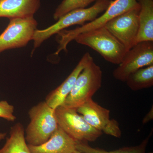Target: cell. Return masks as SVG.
I'll return each instance as SVG.
<instances>
[{
  "label": "cell",
  "mask_w": 153,
  "mask_h": 153,
  "mask_svg": "<svg viewBox=\"0 0 153 153\" xmlns=\"http://www.w3.org/2000/svg\"><path fill=\"white\" fill-rule=\"evenodd\" d=\"M28 114L30 121L26 129V142L31 146L42 144L58 128L55 109L41 102L33 106Z\"/></svg>",
  "instance_id": "obj_3"
},
{
  "label": "cell",
  "mask_w": 153,
  "mask_h": 153,
  "mask_svg": "<svg viewBox=\"0 0 153 153\" xmlns=\"http://www.w3.org/2000/svg\"><path fill=\"white\" fill-rule=\"evenodd\" d=\"M152 130L146 139L137 146L125 147L115 150L107 151L99 148L92 147L87 143L76 141V150L81 153H146L147 146L152 134Z\"/></svg>",
  "instance_id": "obj_17"
},
{
  "label": "cell",
  "mask_w": 153,
  "mask_h": 153,
  "mask_svg": "<svg viewBox=\"0 0 153 153\" xmlns=\"http://www.w3.org/2000/svg\"><path fill=\"white\" fill-rule=\"evenodd\" d=\"M137 1L140 6L137 44L143 41H153V0Z\"/></svg>",
  "instance_id": "obj_14"
},
{
  "label": "cell",
  "mask_w": 153,
  "mask_h": 153,
  "mask_svg": "<svg viewBox=\"0 0 153 153\" xmlns=\"http://www.w3.org/2000/svg\"><path fill=\"white\" fill-rule=\"evenodd\" d=\"M153 65V41H143L126 52L122 61L113 72L115 79L126 82L128 76L137 70Z\"/></svg>",
  "instance_id": "obj_8"
},
{
  "label": "cell",
  "mask_w": 153,
  "mask_h": 153,
  "mask_svg": "<svg viewBox=\"0 0 153 153\" xmlns=\"http://www.w3.org/2000/svg\"><path fill=\"white\" fill-rule=\"evenodd\" d=\"M38 25L34 17L10 19L7 27L0 35V53L27 46L33 40Z\"/></svg>",
  "instance_id": "obj_7"
},
{
  "label": "cell",
  "mask_w": 153,
  "mask_h": 153,
  "mask_svg": "<svg viewBox=\"0 0 153 153\" xmlns=\"http://www.w3.org/2000/svg\"><path fill=\"white\" fill-rule=\"evenodd\" d=\"M0 153H31L25 137L24 127L20 123L11 128L10 137L0 148Z\"/></svg>",
  "instance_id": "obj_15"
},
{
  "label": "cell",
  "mask_w": 153,
  "mask_h": 153,
  "mask_svg": "<svg viewBox=\"0 0 153 153\" xmlns=\"http://www.w3.org/2000/svg\"><path fill=\"white\" fill-rule=\"evenodd\" d=\"M153 119V106H152V108L149 112L145 116L144 118L143 119V124L147 123L149 122L152 120Z\"/></svg>",
  "instance_id": "obj_20"
},
{
  "label": "cell",
  "mask_w": 153,
  "mask_h": 153,
  "mask_svg": "<svg viewBox=\"0 0 153 153\" xmlns=\"http://www.w3.org/2000/svg\"><path fill=\"white\" fill-rule=\"evenodd\" d=\"M140 6L119 15L105 26L128 51L137 44Z\"/></svg>",
  "instance_id": "obj_9"
},
{
  "label": "cell",
  "mask_w": 153,
  "mask_h": 153,
  "mask_svg": "<svg viewBox=\"0 0 153 153\" xmlns=\"http://www.w3.org/2000/svg\"><path fill=\"white\" fill-rule=\"evenodd\" d=\"M40 5L41 0H0V18L34 17Z\"/></svg>",
  "instance_id": "obj_13"
},
{
  "label": "cell",
  "mask_w": 153,
  "mask_h": 153,
  "mask_svg": "<svg viewBox=\"0 0 153 153\" xmlns=\"http://www.w3.org/2000/svg\"><path fill=\"white\" fill-rule=\"evenodd\" d=\"M139 5L137 0H111L108 8L100 16L80 27L73 30H63L57 33V41L59 46L55 55H58L62 50L67 52L68 44L79 34L104 27L113 18Z\"/></svg>",
  "instance_id": "obj_4"
},
{
  "label": "cell",
  "mask_w": 153,
  "mask_h": 153,
  "mask_svg": "<svg viewBox=\"0 0 153 153\" xmlns=\"http://www.w3.org/2000/svg\"><path fill=\"white\" fill-rule=\"evenodd\" d=\"M98 0H63L55 10L53 18L57 21L60 17L74 10L85 8Z\"/></svg>",
  "instance_id": "obj_18"
},
{
  "label": "cell",
  "mask_w": 153,
  "mask_h": 153,
  "mask_svg": "<svg viewBox=\"0 0 153 153\" xmlns=\"http://www.w3.org/2000/svg\"><path fill=\"white\" fill-rule=\"evenodd\" d=\"M76 141L58 126L46 142L38 146L28 145L31 153H73Z\"/></svg>",
  "instance_id": "obj_12"
},
{
  "label": "cell",
  "mask_w": 153,
  "mask_h": 153,
  "mask_svg": "<svg viewBox=\"0 0 153 153\" xmlns=\"http://www.w3.org/2000/svg\"><path fill=\"white\" fill-rule=\"evenodd\" d=\"M102 82L101 68L92 60L80 72L71 92L61 105L77 109L92 99L101 87Z\"/></svg>",
  "instance_id": "obj_5"
},
{
  "label": "cell",
  "mask_w": 153,
  "mask_h": 153,
  "mask_svg": "<svg viewBox=\"0 0 153 153\" xmlns=\"http://www.w3.org/2000/svg\"><path fill=\"white\" fill-rule=\"evenodd\" d=\"M6 136H7V134L6 133H0V141L4 139Z\"/></svg>",
  "instance_id": "obj_21"
},
{
  "label": "cell",
  "mask_w": 153,
  "mask_h": 153,
  "mask_svg": "<svg viewBox=\"0 0 153 153\" xmlns=\"http://www.w3.org/2000/svg\"><path fill=\"white\" fill-rule=\"evenodd\" d=\"M74 40L95 50L106 61L116 65L120 64L127 52L105 27L79 34Z\"/></svg>",
  "instance_id": "obj_2"
},
{
  "label": "cell",
  "mask_w": 153,
  "mask_h": 153,
  "mask_svg": "<svg viewBox=\"0 0 153 153\" xmlns=\"http://www.w3.org/2000/svg\"><path fill=\"white\" fill-rule=\"evenodd\" d=\"M73 153H81L80 152H78V151H76V152H74Z\"/></svg>",
  "instance_id": "obj_22"
},
{
  "label": "cell",
  "mask_w": 153,
  "mask_h": 153,
  "mask_svg": "<svg viewBox=\"0 0 153 153\" xmlns=\"http://www.w3.org/2000/svg\"><path fill=\"white\" fill-rule=\"evenodd\" d=\"M130 89L137 91L153 86V65L144 67L131 74L126 81Z\"/></svg>",
  "instance_id": "obj_16"
},
{
  "label": "cell",
  "mask_w": 153,
  "mask_h": 153,
  "mask_svg": "<svg viewBox=\"0 0 153 153\" xmlns=\"http://www.w3.org/2000/svg\"><path fill=\"white\" fill-rule=\"evenodd\" d=\"M93 60L89 52H86L84 54L76 67L66 79L47 96L45 102L49 107L55 109L63 104L72 90L80 72Z\"/></svg>",
  "instance_id": "obj_11"
},
{
  "label": "cell",
  "mask_w": 153,
  "mask_h": 153,
  "mask_svg": "<svg viewBox=\"0 0 153 153\" xmlns=\"http://www.w3.org/2000/svg\"><path fill=\"white\" fill-rule=\"evenodd\" d=\"M91 126L102 133L120 138L122 131L118 122L110 117L109 110L101 106L91 99L76 109Z\"/></svg>",
  "instance_id": "obj_10"
},
{
  "label": "cell",
  "mask_w": 153,
  "mask_h": 153,
  "mask_svg": "<svg viewBox=\"0 0 153 153\" xmlns=\"http://www.w3.org/2000/svg\"><path fill=\"white\" fill-rule=\"evenodd\" d=\"M55 111L58 126L76 141L94 142L102 134L88 123L76 109L60 105Z\"/></svg>",
  "instance_id": "obj_6"
},
{
  "label": "cell",
  "mask_w": 153,
  "mask_h": 153,
  "mask_svg": "<svg viewBox=\"0 0 153 153\" xmlns=\"http://www.w3.org/2000/svg\"><path fill=\"white\" fill-rule=\"evenodd\" d=\"M14 107L7 101H0V118L10 122H14L16 117L14 115Z\"/></svg>",
  "instance_id": "obj_19"
},
{
  "label": "cell",
  "mask_w": 153,
  "mask_h": 153,
  "mask_svg": "<svg viewBox=\"0 0 153 153\" xmlns=\"http://www.w3.org/2000/svg\"><path fill=\"white\" fill-rule=\"evenodd\" d=\"M111 0H98L91 7L74 10L60 17L55 24L44 30H36L33 40L34 50L41 46L44 41L51 36L75 25H84L98 17L100 14L106 10Z\"/></svg>",
  "instance_id": "obj_1"
}]
</instances>
